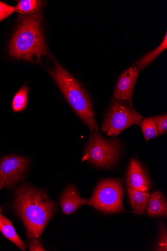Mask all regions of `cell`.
<instances>
[{"instance_id": "5", "label": "cell", "mask_w": 167, "mask_h": 251, "mask_svg": "<svg viewBox=\"0 0 167 251\" xmlns=\"http://www.w3.org/2000/svg\"><path fill=\"white\" fill-rule=\"evenodd\" d=\"M120 154V145L117 140H109L101 135L98 130L92 131L85 148L82 161L101 168H108L116 163Z\"/></svg>"}, {"instance_id": "11", "label": "cell", "mask_w": 167, "mask_h": 251, "mask_svg": "<svg viewBox=\"0 0 167 251\" xmlns=\"http://www.w3.org/2000/svg\"><path fill=\"white\" fill-rule=\"evenodd\" d=\"M147 212L151 216H167V202L163 195L160 192H155L150 194Z\"/></svg>"}, {"instance_id": "4", "label": "cell", "mask_w": 167, "mask_h": 251, "mask_svg": "<svg viewBox=\"0 0 167 251\" xmlns=\"http://www.w3.org/2000/svg\"><path fill=\"white\" fill-rule=\"evenodd\" d=\"M124 193L122 179L103 180L99 182L89 200V204L104 213L125 212L123 207Z\"/></svg>"}, {"instance_id": "7", "label": "cell", "mask_w": 167, "mask_h": 251, "mask_svg": "<svg viewBox=\"0 0 167 251\" xmlns=\"http://www.w3.org/2000/svg\"><path fill=\"white\" fill-rule=\"evenodd\" d=\"M29 166L26 157L9 155L0 162V186L12 188L18 182L24 178Z\"/></svg>"}, {"instance_id": "8", "label": "cell", "mask_w": 167, "mask_h": 251, "mask_svg": "<svg viewBox=\"0 0 167 251\" xmlns=\"http://www.w3.org/2000/svg\"><path fill=\"white\" fill-rule=\"evenodd\" d=\"M139 70L134 66L126 71L118 79L112 102L120 101L132 104L134 88L138 79Z\"/></svg>"}, {"instance_id": "12", "label": "cell", "mask_w": 167, "mask_h": 251, "mask_svg": "<svg viewBox=\"0 0 167 251\" xmlns=\"http://www.w3.org/2000/svg\"><path fill=\"white\" fill-rule=\"evenodd\" d=\"M131 206L137 214H144L150 196L149 192L127 190Z\"/></svg>"}, {"instance_id": "23", "label": "cell", "mask_w": 167, "mask_h": 251, "mask_svg": "<svg viewBox=\"0 0 167 251\" xmlns=\"http://www.w3.org/2000/svg\"><path fill=\"white\" fill-rule=\"evenodd\" d=\"M1 209L0 208V215H1Z\"/></svg>"}, {"instance_id": "17", "label": "cell", "mask_w": 167, "mask_h": 251, "mask_svg": "<svg viewBox=\"0 0 167 251\" xmlns=\"http://www.w3.org/2000/svg\"><path fill=\"white\" fill-rule=\"evenodd\" d=\"M141 126L146 141L156 138L159 135L156 125L152 118L143 120Z\"/></svg>"}, {"instance_id": "19", "label": "cell", "mask_w": 167, "mask_h": 251, "mask_svg": "<svg viewBox=\"0 0 167 251\" xmlns=\"http://www.w3.org/2000/svg\"><path fill=\"white\" fill-rule=\"evenodd\" d=\"M15 11V8L0 1V22Z\"/></svg>"}, {"instance_id": "3", "label": "cell", "mask_w": 167, "mask_h": 251, "mask_svg": "<svg viewBox=\"0 0 167 251\" xmlns=\"http://www.w3.org/2000/svg\"><path fill=\"white\" fill-rule=\"evenodd\" d=\"M49 73L70 105L91 131L99 130L89 95L80 83L57 61Z\"/></svg>"}, {"instance_id": "18", "label": "cell", "mask_w": 167, "mask_h": 251, "mask_svg": "<svg viewBox=\"0 0 167 251\" xmlns=\"http://www.w3.org/2000/svg\"><path fill=\"white\" fill-rule=\"evenodd\" d=\"M153 121L156 125L159 134L162 135L167 131V116L165 115L154 117Z\"/></svg>"}, {"instance_id": "10", "label": "cell", "mask_w": 167, "mask_h": 251, "mask_svg": "<svg viewBox=\"0 0 167 251\" xmlns=\"http://www.w3.org/2000/svg\"><path fill=\"white\" fill-rule=\"evenodd\" d=\"M60 203L64 213L70 215L75 212L82 205L89 204V200L82 198L76 187L70 185L67 187L62 195Z\"/></svg>"}, {"instance_id": "6", "label": "cell", "mask_w": 167, "mask_h": 251, "mask_svg": "<svg viewBox=\"0 0 167 251\" xmlns=\"http://www.w3.org/2000/svg\"><path fill=\"white\" fill-rule=\"evenodd\" d=\"M143 119L133 104L114 101L106 114L101 129L108 136L115 137L131 126H141Z\"/></svg>"}, {"instance_id": "2", "label": "cell", "mask_w": 167, "mask_h": 251, "mask_svg": "<svg viewBox=\"0 0 167 251\" xmlns=\"http://www.w3.org/2000/svg\"><path fill=\"white\" fill-rule=\"evenodd\" d=\"M17 28L10 44L9 53L13 57L33 61L47 54L40 13L19 17Z\"/></svg>"}, {"instance_id": "16", "label": "cell", "mask_w": 167, "mask_h": 251, "mask_svg": "<svg viewBox=\"0 0 167 251\" xmlns=\"http://www.w3.org/2000/svg\"><path fill=\"white\" fill-rule=\"evenodd\" d=\"M44 4L37 0H22L15 7V11L21 14H32L38 12Z\"/></svg>"}, {"instance_id": "21", "label": "cell", "mask_w": 167, "mask_h": 251, "mask_svg": "<svg viewBox=\"0 0 167 251\" xmlns=\"http://www.w3.org/2000/svg\"><path fill=\"white\" fill-rule=\"evenodd\" d=\"M38 239L32 238L29 243V251H46L40 243Z\"/></svg>"}, {"instance_id": "1", "label": "cell", "mask_w": 167, "mask_h": 251, "mask_svg": "<svg viewBox=\"0 0 167 251\" xmlns=\"http://www.w3.org/2000/svg\"><path fill=\"white\" fill-rule=\"evenodd\" d=\"M15 207L25 225L27 237L40 239L55 213L56 204L45 191L23 185L16 192Z\"/></svg>"}, {"instance_id": "9", "label": "cell", "mask_w": 167, "mask_h": 251, "mask_svg": "<svg viewBox=\"0 0 167 251\" xmlns=\"http://www.w3.org/2000/svg\"><path fill=\"white\" fill-rule=\"evenodd\" d=\"M126 183L127 190L148 192L150 187L149 178L140 164L132 159L128 167Z\"/></svg>"}, {"instance_id": "20", "label": "cell", "mask_w": 167, "mask_h": 251, "mask_svg": "<svg viewBox=\"0 0 167 251\" xmlns=\"http://www.w3.org/2000/svg\"><path fill=\"white\" fill-rule=\"evenodd\" d=\"M167 232L164 226L162 224L161 225L158 245L156 250L157 251H167Z\"/></svg>"}, {"instance_id": "22", "label": "cell", "mask_w": 167, "mask_h": 251, "mask_svg": "<svg viewBox=\"0 0 167 251\" xmlns=\"http://www.w3.org/2000/svg\"><path fill=\"white\" fill-rule=\"evenodd\" d=\"M3 188V187L1 186H0V190L2 189Z\"/></svg>"}, {"instance_id": "15", "label": "cell", "mask_w": 167, "mask_h": 251, "mask_svg": "<svg viewBox=\"0 0 167 251\" xmlns=\"http://www.w3.org/2000/svg\"><path fill=\"white\" fill-rule=\"evenodd\" d=\"M29 89L27 85L23 86L16 94L12 101L14 112H18L26 109L28 105Z\"/></svg>"}, {"instance_id": "13", "label": "cell", "mask_w": 167, "mask_h": 251, "mask_svg": "<svg viewBox=\"0 0 167 251\" xmlns=\"http://www.w3.org/2000/svg\"><path fill=\"white\" fill-rule=\"evenodd\" d=\"M0 232L21 250H25L26 245L18 236L12 222L1 215H0Z\"/></svg>"}, {"instance_id": "14", "label": "cell", "mask_w": 167, "mask_h": 251, "mask_svg": "<svg viewBox=\"0 0 167 251\" xmlns=\"http://www.w3.org/2000/svg\"><path fill=\"white\" fill-rule=\"evenodd\" d=\"M167 48V33L161 44L159 47L154 50L143 56L135 63V66L139 71H142L148 65L151 63L156 57Z\"/></svg>"}]
</instances>
